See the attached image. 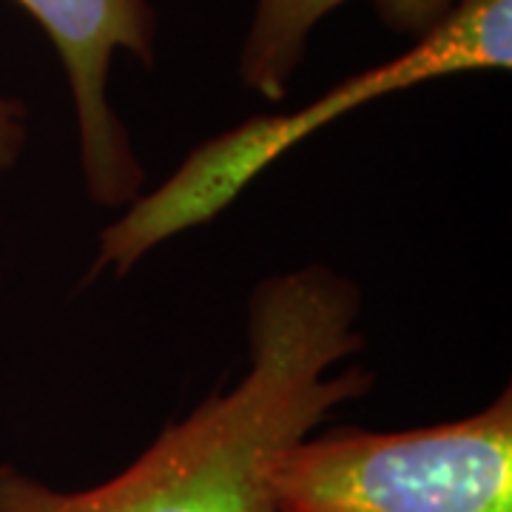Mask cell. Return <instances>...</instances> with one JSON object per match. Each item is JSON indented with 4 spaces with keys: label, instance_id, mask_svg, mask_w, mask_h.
Instances as JSON below:
<instances>
[{
    "label": "cell",
    "instance_id": "1",
    "mask_svg": "<svg viewBox=\"0 0 512 512\" xmlns=\"http://www.w3.org/2000/svg\"><path fill=\"white\" fill-rule=\"evenodd\" d=\"M362 293L325 265L262 279L248 296V370L177 424L131 467L92 490L55 487L0 467V512H279L274 467L339 404L365 396L353 365Z\"/></svg>",
    "mask_w": 512,
    "mask_h": 512
},
{
    "label": "cell",
    "instance_id": "2",
    "mask_svg": "<svg viewBox=\"0 0 512 512\" xmlns=\"http://www.w3.org/2000/svg\"><path fill=\"white\" fill-rule=\"evenodd\" d=\"M510 66L512 0H458L399 57L336 83L293 114L251 117L194 148L160 188L140 194L100 234L89 279L100 271L128 274L151 248L220 217L288 148L353 109L447 74Z\"/></svg>",
    "mask_w": 512,
    "mask_h": 512
},
{
    "label": "cell",
    "instance_id": "3",
    "mask_svg": "<svg viewBox=\"0 0 512 512\" xmlns=\"http://www.w3.org/2000/svg\"><path fill=\"white\" fill-rule=\"evenodd\" d=\"M274 495L279 512H512V390L419 430L311 433L276 461Z\"/></svg>",
    "mask_w": 512,
    "mask_h": 512
},
{
    "label": "cell",
    "instance_id": "4",
    "mask_svg": "<svg viewBox=\"0 0 512 512\" xmlns=\"http://www.w3.org/2000/svg\"><path fill=\"white\" fill-rule=\"evenodd\" d=\"M55 43L72 89L86 191L103 208L140 197L146 171L109 103L114 52L154 63L157 18L148 0H18Z\"/></svg>",
    "mask_w": 512,
    "mask_h": 512
},
{
    "label": "cell",
    "instance_id": "5",
    "mask_svg": "<svg viewBox=\"0 0 512 512\" xmlns=\"http://www.w3.org/2000/svg\"><path fill=\"white\" fill-rule=\"evenodd\" d=\"M348 0H256L251 29L239 55L245 89L265 100H282L288 83L305 60L308 37ZM458 0H376L379 18L396 32L424 35Z\"/></svg>",
    "mask_w": 512,
    "mask_h": 512
},
{
    "label": "cell",
    "instance_id": "6",
    "mask_svg": "<svg viewBox=\"0 0 512 512\" xmlns=\"http://www.w3.org/2000/svg\"><path fill=\"white\" fill-rule=\"evenodd\" d=\"M26 146V109L12 97H0V168L18 163Z\"/></svg>",
    "mask_w": 512,
    "mask_h": 512
}]
</instances>
